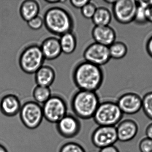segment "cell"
<instances>
[{
	"mask_svg": "<svg viewBox=\"0 0 152 152\" xmlns=\"http://www.w3.org/2000/svg\"><path fill=\"white\" fill-rule=\"evenodd\" d=\"M104 78L100 66L86 61L78 64L73 73L74 83L79 90L96 92L102 86Z\"/></svg>",
	"mask_w": 152,
	"mask_h": 152,
	"instance_id": "cell-1",
	"label": "cell"
},
{
	"mask_svg": "<svg viewBox=\"0 0 152 152\" xmlns=\"http://www.w3.org/2000/svg\"><path fill=\"white\" fill-rule=\"evenodd\" d=\"M44 25L46 29L54 35L62 36L72 31L73 20L69 12L59 7L48 9L44 14Z\"/></svg>",
	"mask_w": 152,
	"mask_h": 152,
	"instance_id": "cell-2",
	"label": "cell"
},
{
	"mask_svg": "<svg viewBox=\"0 0 152 152\" xmlns=\"http://www.w3.org/2000/svg\"><path fill=\"white\" fill-rule=\"evenodd\" d=\"M99 104L96 92L79 90L73 96L71 105L73 113L77 118L88 120L93 118Z\"/></svg>",
	"mask_w": 152,
	"mask_h": 152,
	"instance_id": "cell-3",
	"label": "cell"
},
{
	"mask_svg": "<svg viewBox=\"0 0 152 152\" xmlns=\"http://www.w3.org/2000/svg\"><path fill=\"white\" fill-rule=\"evenodd\" d=\"M123 116L116 102L107 101L100 103L93 118L99 126H115Z\"/></svg>",
	"mask_w": 152,
	"mask_h": 152,
	"instance_id": "cell-4",
	"label": "cell"
},
{
	"mask_svg": "<svg viewBox=\"0 0 152 152\" xmlns=\"http://www.w3.org/2000/svg\"><path fill=\"white\" fill-rule=\"evenodd\" d=\"M45 60L40 47L33 44L22 51L19 57V66L26 73L33 74L43 66Z\"/></svg>",
	"mask_w": 152,
	"mask_h": 152,
	"instance_id": "cell-5",
	"label": "cell"
},
{
	"mask_svg": "<svg viewBox=\"0 0 152 152\" xmlns=\"http://www.w3.org/2000/svg\"><path fill=\"white\" fill-rule=\"evenodd\" d=\"M19 114L23 124L31 130L37 129L44 118L42 106L32 100L26 101L22 105Z\"/></svg>",
	"mask_w": 152,
	"mask_h": 152,
	"instance_id": "cell-6",
	"label": "cell"
},
{
	"mask_svg": "<svg viewBox=\"0 0 152 152\" xmlns=\"http://www.w3.org/2000/svg\"><path fill=\"white\" fill-rule=\"evenodd\" d=\"M42 108L44 119L51 123H57L67 114L66 101L58 95H52L43 104Z\"/></svg>",
	"mask_w": 152,
	"mask_h": 152,
	"instance_id": "cell-7",
	"label": "cell"
},
{
	"mask_svg": "<svg viewBox=\"0 0 152 152\" xmlns=\"http://www.w3.org/2000/svg\"><path fill=\"white\" fill-rule=\"evenodd\" d=\"M138 7L134 0L116 1L113 5V13L116 21L121 24H128L134 22Z\"/></svg>",
	"mask_w": 152,
	"mask_h": 152,
	"instance_id": "cell-8",
	"label": "cell"
},
{
	"mask_svg": "<svg viewBox=\"0 0 152 152\" xmlns=\"http://www.w3.org/2000/svg\"><path fill=\"white\" fill-rule=\"evenodd\" d=\"M91 140L94 145L100 149L113 145L118 140L116 127L99 126L92 133Z\"/></svg>",
	"mask_w": 152,
	"mask_h": 152,
	"instance_id": "cell-9",
	"label": "cell"
},
{
	"mask_svg": "<svg viewBox=\"0 0 152 152\" xmlns=\"http://www.w3.org/2000/svg\"><path fill=\"white\" fill-rule=\"evenodd\" d=\"M83 57L85 61L100 67L107 64L111 58L108 47L95 42L86 48Z\"/></svg>",
	"mask_w": 152,
	"mask_h": 152,
	"instance_id": "cell-10",
	"label": "cell"
},
{
	"mask_svg": "<svg viewBox=\"0 0 152 152\" xmlns=\"http://www.w3.org/2000/svg\"><path fill=\"white\" fill-rule=\"evenodd\" d=\"M56 124L58 134L65 138L75 137L79 134L81 129V124L79 118L69 114L63 117Z\"/></svg>",
	"mask_w": 152,
	"mask_h": 152,
	"instance_id": "cell-11",
	"label": "cell"
},
{
	"mask_svg": "<svg viewBox=\"0 0 152 152\" xmlns=\"http://www.w3.org/2000/svg\"><path fill=\"white\" fill-rule=\"evenodd\" d=\"M116 103L123 114H135L142 108V98L133 92L123 94Z\"/></svg>",
	"mask_w": 152,
	"mask_h": 152,
	"instance_id": "cell-12",
	"label": "cell"
},
{
	"mask_svg": "<svg viewBox=\"0 0 152 152\" xmlns=\"http://www.w3.org/2000/svg\"><path fill=\"white\" fill-rule=\"evenodd\" d=\"M95 42L109 47L115 41L116 33L110 26H95L91 32Z\"/></svg>",
	"mask_w": 152,
	"mask_h": 152,
	"instance_id": "cell-13",
	"label": "cell"
},
{
	"mask_svg": "<svg viewBox=\"0 0 152 152\" xmlns=\"http://www.w3.org/2000/svg\"><path fill=\"white\" fill-rule=\"evenodd\" d=\"M118 140L128 142L133 139L138 131L137 123L131 119H126L119 123L116 127Z\"/></svg>",
	"mask_w": 152,
	"mask_h": 152,
	"instance_id": "cell-14",
	"label": "cell"
},
{
	"mask_svg": "<svg viewBox=\"0 0 152 152\" xmlns=\"http://www.w3.org/2000/svg\"><path fill=\"white\" fill-rule=\"evenodd\" d=\"M18 97L13 94L5 95L0 101V111L7 117H14L19 113L22 107Z\"/></svg>",
	"mask_w": 152,
	"mask_h": 152,
	"instance_id": "cell-15",
	"label": "cell"
},
{
	"mask_svg": "<svg viewBox=\"0 0 152 152\" xmlns=\"http://www.w3.org/2000/svg\"><path fill=\"white\" fill-rule=\"evenodd\" d=\"M40 47L46 60H55L59 57L62 53L59 39L56 37L45 39Z\"/></svg>",
	"mask_w": 152,
	"mask_h": 152,
	"instance_id": "cell-16",
	"label": "cell"
},
{
	"mask_svg": "<svg viewBox=\"0 0 152 152\" xmlns=\"http://www.w3.org/2000/svg\"><path fill=\"white\" fill-rule=\"evenodd\" d=\"M35 80L37 85L50 87L56 79V72L49 66H42L35 73Z\"/></svg>",
	"mask_w": 152,
	"mask_h": 152,
	"instance_id": "cell-17",
	"label": "cell"
},
{
	"mask_svg": "<svg viewBox=\"0 0 152 152\" xmlns=\"http://www.w3.org/2000/svg\"><path fill=\"white\" fill-rule=\"evenodd\" d=\"M40 7L39 3L34 0H26L23 1L20 6V15L26 22L38 16L39 13Z\"/></svg>",
	"mask_w": 152,
	"mask_h": 152,
	"instance_id": "cell-18",
	"label": "cell"
},
{
	"mask_svg": "<svg viewBox=\"0 0 152 152\" xmlns=\"http://www.w3.org/2000/svg\"><path fill=\"white\" fill-rule=\"evenodd\" d=\"M95 26H109L112 19V14L110 10L104 7L97 8L92 19Z\"/></svg>",
	"mask_w": 152,
	"mask_h": 152,
	"instance_id": "cell-19",
	"label": "cell"
},
{
	"mask_svg": "<svg viewBox=\"0 0 152 152\" xmlns=\"http://www.w3.org/2000/svg\"><path fill=\"white\" fill-rule=\"evenodd\" d=\"M59 40L62 53L70 55L74 52L77 46V40L72 32L63 34Z\"/></svg>",
	"mask_w": 152,
	"mask_h": 152,
	"instance_id": "cell-20",
	"label": "cell"
},
{
	"mask_svg": "<svg viewBox=\"0 0 152 152\" xmlns=\"http://www.w3.org/2000/svg\"><path fill=\"white\" fill-rule=\"evenodd\" d=\"M108 48L111 58L114 59H122L128 53V47L122 42L115 41L108 47Z\"/></svg>",
	"mask_w": 152,
	"mask_h": 152,
	"instance_id": "cell-21",
	"label": "cell"
},
{
	"mask_svg": "<svg viewBox=\"0 0 152 152\" xmlns=\"http://www.w3.org/2000/svg\"><path fill=\"white\" fill-rule=\"evenodd\" d=\"M32 95L34 101L40 104H43L52 96L50 87L39 85H37L34 89Z\"/></svg>",
	"mask_w": 152,
	"mask_h": 152,
	"instance_id": "cell-22",
	"label": "cell"
},
{
	"mask_svg": "<svg viewBox=\"0 0 152 152\" xmlns=\"http://www.w3.org/2000/svg\"><path fill=\"white\" fill-rule=\"evenodd\" d=\"M142 109L147 117L152 120V91L146 93L142 98Z\"/></svg>",
	"mask_w": 152,
	"mask_h": 152,
	"instance_id": "cell-23",
	"label": "cell"
},
{
	"mask_svg": "<svg viewBox=\"0 0 152 152\" xmlns=\"http://www.w3.org/2000/svg\"><path fill=\"white\" fill-rule=\"evenodd\" d=\"M138 7L135 15L134 22L139 25H144L147 23L146 18L145 8L144 5L137 1Z\"/></svg>",
	"mask_w": 152,
	"mask_h": 152,
	"instance_id": "cell-24",
	"label": "cell"
},
{
	"mask_svg": "<svg viewBox=\"0 0 152 152\" xmlns=\"http://www.w3.org/2000/svg\"><path fill=\"white\" fill-rule=\"evenodd\" d=\"M59 152H86L82 146L75 142H68L64 144Z\"/></svg>",
	"mask_w": 152,
	"mask_h": 152,
	"instance_id": "cell-25",
	"label": "cell"
},
{
	"mask_svg": "<svg viewBox=\"0 0 152 152\" xmlns=\"http://www.w3.org/2000/svg\"><path fill=\"white\" fill-rule=\"evenodd\" d=\"M97 7L94 3L89 1L81 9V14L83 17L87 19H92Z\"/></svg>",
	"mask_w": 152,
	"mask_h": 152,
	"instance_id": "cell-26",
	"label": "cell"
},
{
	"mask_svg": "<svg viewBox=\"0 0 152 152\" xmlns=\"http://www.w3.org/2000/svg\"><path fill=\"white\" fill-rule=\"evenodd\" d=\"M27 23L29 27L32 30H35V31L41 29L44 25L43 18L39 16L31 19Z\"/></svg>",
	"mask_w": 152,
	"mask_h": 152,
	"instance_id": "cell-27",
	"label": "cell"
},
{
	"mask_svg": "<svg viewBox=\"0 0 152 152\" xmlns=\"http://www.w3.org/2000/svg\"><path fill=\"white\" fill-rule=\"evenodd\" d=\"M140 152H152V140L147 137L142 139L139 145Z\"/></svg>",
	"mask_w": 152,
	"mask_h": 152,
	"instance_id": "cell-28",
	"label": "cell"
},
{
	"mask_svg": "<svg viewBox=\"0 0 152 152\" xmlns=\"http://www.w3.org/2000/svg\"><path fill=\"white\" fill-rule=\"evenodd\" d=\"M89 2V1H87V0H83V1L71 0L70 1V3L72 7L78 9H82L84 6Z\"/></svg>",
	"mask_w": 152,
	"mask_h": 152,
	"instance_id": "cell-29",
	"label": "cell"
},
{
	"mask_svg": "<svg viewBox=\"0 0 152 152\" xmlns=\"http://www.w3.org/2000/svg\"><path fill=\"white\" fill-rule=\"evenodd\" d=\"M145 15L148 23H152V5L145 6Z\"/></svg>",
	"mask_w": 152,
	"mask_h": 152,
	"instance_id": "cell-30",
	"label": "cell"
},
{
	"mask_svg": "<svg viewBox=\"0 0 152 152\" xmlns=\"http://www.w3.org/2000/svg\"><path fill=\"white\" fill-rule=\"evenodd\" d=\"M145 48L148 54L152 58V35L148 39Z\"/></svg>",
	"mask_w": 152,
	"mask_h": 152,
	"instance_id": "cell-31",
	"label": "cell"
},
{
	"mask_svg": "<svg viewBox=\"0 0 152 152\" xmlns=\"http://www.w3.org/2000/svg\"><path fill=\"white\" fill-rule=\"evenodd\" d=\"M99 152H119L118 148L114 145L109 146L101 148Z\"/></svg>",
	"mask_w": 152,
	"mask_h": 152,
	"instance_id": "cell-32",
	"label": "cell"
},
{
	"mask_svg": "<svg viewBox=\"0 0 152 152\" xmlns=\"http://www.w3.org/2000/svg\"><path fill=\"white\" fill-rule=\"evenodd\" d=\"M146 137L152 140V123L148 125L145 130Z\"/></svg>",
	"mask_w": 152,
	"mask_h": 152,
	"instance_id": "cell-33",
	"label": "cell"
},
{
	"mask_svg": "<svg viewBox=\"0 0 152 152\" xmlns=\"http://www.w3.org/2000/svg\"><path fill=\"white\" fill-rule=\"evenodd\" d=\"M45 1L50 4H54L58 3H63L65 2L66 1H60V0H46Z\"/></svg>",
	"mask_w": 152,
	"mask_h": 152,
	"instance_id": "cell-34",
	"label": "cell"
},
{
	"mask_svg": "<svg viewBox=\"0 0 152 152\" xmlns=\"http://www.w3.org/2000/svg\"><path fill=\"white\" fill-rule=\"evenodd\" d=\"M0 152H9L6 147L0 144Z\"/></svg>",
	"mask_w": 152,
	"mask_h": 152,
	"instance_id": "cell-35",
	"label": "cell"
},
{
	"mask_svg": "<svg viewBox=\"0 0 152 152\" xmlns=\"http://www.w3.org/2000/svg\"><path fill=\"white\" fill-rule=\"evenodd\" d=\"M116 1H111V0H108V1H105V2L107 3V4H112V5H113L114 4L115 2Z\"/></svg>",
	"mask_w": 152,
	"mask_h": 152,
	"instance_id": "cell-36",
	"label": "cell"
}]
</instances>
